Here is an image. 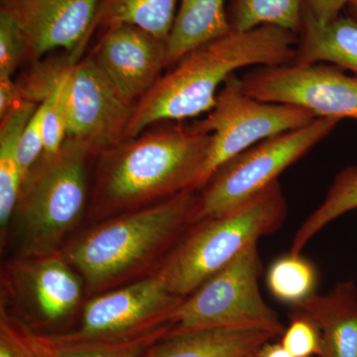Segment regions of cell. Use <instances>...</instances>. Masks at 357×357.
<instances>
[{
    "mask_svg": "<svg viewBox=\"0 0 357 357\" xmlns=\"http://www.w3.org/2000/svg\"><path fill=\"white\" fill-rule=\"evenodd\" d=\"M178 0H100L93 31L98 26L129 24L167 42Z\"/></svg>",
    "mask_w": 357,
    "mask_h": 357,
    "instance_id": "21",
    "label": "cell"
},
{
    "mask_svg": "<svg viewBox=\"0 0 357 357\" xmlns=\"http://www.w3.org/2000/svg\"><path fill=\"white\" fill-rule=\"evenodd\" d=\"M349 7L351 17L357 21V0H351V2L349 3Z\"/></svg>",
    "mask_w": 357,
    "mask_h": 357,
    "instance_id": "34",
    "label": "cell"
},
{
    "mask_svg": "<svg viewBox=\"0 0 357 357\" xmlns=\"http://www.w3.org/2000/svg\"><path fill=\"white\" fill-rule=\"evenodd\" d=\"M67 91V138L86 143L96 157L126 139L135 107L115 93L91 56L70 68Z\"/></svg>",
    "mask_w": 357,
    "mask_h": 357,
    "instance_id": "11",
    "label": "cell"
},
{
    "mask_svg": "<svg viewBox=\"0 0 357 357\" xmlns=\"http://www.w3.org/2000/svg\"><path fill=\"white\" fill-rule=\"evenodd\" d=\"M20 91L13 77L0 79V119L6 116L11 109L21 105Z\"/></svg>",
    "mask_w": 357,
    "mask_h": 357,
    "instance_id": "31",
    "label": "cell"
},
{
    "mask_svg": "<svg viewBox=\"0 0 357 357\" xmlns=\"http://www.w3.org/2000/svg\"><path fill=\"white\" fill-rule=\"evenodd\" d=\"M244 91L261 102L293 105L317 117L357 119V77L326 64L260 67L241 77Z\"/></svg>",
    "mask_w": 357,
    "mask_h": 357,
    "instance_id": "9",
    "label": "cell"
},
{
    "mask_svg": "<svg viewBox=\"0 0 357 357\" xmlns=\"http://www.w3.org/2000/svg\"><path fill=\"white\" fill-rule=\"evenodd\" d=\"M306 314L321 335L319 357H357V287L354 281L337 283L326 295L314 294L293 307Z\"/></svg>",
    "mask_w": 357,
    "mask_h": 357,
    "instance_id": "16",
    "label": "cell"
},
{
    "mask_svg": "<svg viewBox=\"0 0 357 357\" xmlns=\"http://www.w3.org/2000/svg\"><path fill=\"white\" fill-rule=\"evenodd\" d=\"M300 32L292 63H332L357 74V21L351 16L340 15L332 22L321 24L305 7Z\"/></svg>",
    "mask_w": 357,
    "mask_h": 357,
    "instance_id": "18",
    "label": "cell"
},
{
    "mask_svg": "<svg viewBox=\"0 0 357 357\" xmlns=\"http://www.w3.org/2000/svg\"><path fill=\"white\" fill-rule=\"evenodd\" d=\"M39 105L21 103L0 119V229L6 238L7 227L13 217L22 173L18 162V145L26 124Z\"/></svg>",
    "mask_w": 357,
    "mask_h": 357,
    "instance_id": "20",
    "label": "cell"
},
{
    "mask_svg": "<svg viewBox=\"0 0 357 357\" xmlns=\"http://www.w3.org/2000/svg\"><path fill=\"white\" fill-rule=\"evenodd\" d=\"M287 215L278 181L234 210L197 222L152 274L185 298L227 266L248 244L277 231Z\"/></svg>",
    "mask_w": 357,
    "mask_h": 357,
    "instance_id": "5",
    "label": "cell"
},
{
    "mask_svg": "<svg viewBox=\"0 0 357 357\" xmlns=\"http://www.w3.org/2000/svg\"><path fill=\"white\" fill-rule=\"evenodd\" d=\"M340 121L317 117L303 128L260 141L218 167L199 191V222L225 215L274 184L286 169L330 136Z\"/></svg>",
    "mask_w": 357,
    "mask_h": 357,
    "instance_id": "7",
    "label": "cell"
},
{
    "mask_svg": "<svg viewBox=\"0 0 357 357\" xmlns=\"http://www.w3.org/2000/svg\"><path fill=\"white\" fill-rule=\"evenodd\" d=\"M211 139L196 122L144 131L105 150L98 156L89 215L109 218L197 191Z\"/></svg>",
    "mask_w": 357,
    "mask_h": 357,
    "instance_id": "1",
    "label": "cell"
},
{
    "mask_svg": "<svg viewBox=\"0 0 357 357\" xmlns=\"http://www.w3.org/2000/svg\"><path fill=\"white\" fill-rule=\"evenodd\" d=\"M91 57L115 93L134 107L168 66L166 41L129 24L107 28Z\"/></svg>",
    "mask_w": 357,
    "mask_h": 357,
    "instance_id": "13",
    "label": "cell"
},
{
    "mask_svg": "<svg viewBox=\"0 0 357 357\" xmlns=\"http://www.w3.org/2000/svg\"><path fill=\"white\" fill-rule=\"evenodd\" d=\"M296 33L264 25L232 31L185 55L160 77L135 109L126 133L132 139L153 124L184 121L210 112L218 93L236 70L250 66L285 65L296 56Z\"/></svg>",
    "mask_w": 357,
    "mask_h": 357,
    "instance_id": "2",
    "label": "cell"
},
{
    "mask_svg": "<svg viewBox=\"0 0 357 357\" xmlns=\"http://www.w3.org/2000/svg\"><path fill=\"white\" fill-rule=\"evenodd\" d=\"M303 0H230L232 31H248L272 25L294 33L301 31L304 20Z\"/></svg>",
    "mask_w": 357,
    "mask_h": 357,
    "instance_id": "23",
    "label": "cell"
},
{
    "mask_svg": "<svg viewBox=\"0 0 357 357\" xmlns=\"http://www.w3.org/2000/svg\"><path fill=\"white\" fill-rule=\"evenodd\" d=\"M199 191L107 218L61 250L91 292L109 291L152 273L199 222ZM151 273V274H152Z\"/></svg>",
    "mask_w": 357,
    "mask_h": 357,
    "instance_id": "3",
    "label": "cell"
},
{
    "mask_svg": "<svg viewBox=\"0 0 357 357\" xmlns=\"http://www.w3.org/2000/svg\"><path fill=\"white\" fill-rule=\"evenodd\" d=\"M266 282L277 300L296 307L316 294L318 272L310 260L289 253L270 265Z\"/></svg>",
    "mask_w": 357,
    "mask_h": 357,
    "instance_id": "24",
    "label": "cell"
},
{
    "mask_svg": "<svg viewBox=\"0 0 357 357\" xmlns=\"http://www.w3.org/2000/svg\"><path fill=\"white\" fill-rule=\"evenodd\" d=\"M79 58L75 54L36 62L20 81L16 82L21 102L40 105L57 89L63 77Z\"/></svg>",
    "mask_w": 357,
    "mask_h": 357,
    "instance_id": "25",
    "label": "cell"
},
{
    "mask_svg": "<svg viewBox=\"0 0 357 357\" xmlns=\"http://www.w3.org/2000/svg\"><path fill=\"white\" fill-rule=\"evenodd\" d=\"M100 0H0V13L17 27L28 60L64 49L79 58L93 32Z\"/></svg>",
    "mask_w": 357,
    "mask_h": 357,
    "instance_id": "12",
    "label": "cell"
},
{
    "mask_svg": "<svg viewBox=\"0 0 357 357\" xmlns=\"http://www.w3.org/2000/svg\"><path fill=\"white\" fill-rule=\"evenodd\" d=\"M183 300L171 293L156 274L147 275L89 301L81 328L68 335L84 340L135 337L168 323Z\"/></svg>",
    "mask_w": 357,
    "mask_h": 357,
    "instance_id": "10",
    "label": "cell"
},
{
    "mask_svg": "<svg viewBox=\"0 0 357 357\" xmlns=\"http://www.w3.org/2000/svg\"><path fill=\"white\" fill-rule=\"evenodd\" d=\"M281 344L294 357H319L321 335L319 326L306 314L294 310L290 324L282 335Z\"/></svg>",
    "mask_w": 357,
    "mask_h": 357,
    "instance_id": "27",
    "label": "cell"
},
{
    "mask_svg": "<svg viewBox=\"0 0 357 357\" xmlns=\"http://www.w3.org/2000/svg\"><path fill=\"white\" fill-rule=\"evenodd\" d=\"M354 210H357V165L347 167L333 180L325 201L296 232L291 255H300L312 237L328 223Z\"/></svg>",
    "mask_w": 357,
    "mask_h": 357,
    "instance_id": "22",
    "label": "cell"
},
{
    "mask_svg": "<svg viewBox=\"0 0 357 357\" xmlns=\"http://www.w3.org/2000/svg\"><path fill=\"white\" fill-rule=\"evenodd\" d=\"M43 112L41 103L20 136L17 154L23 178L44 152Z\"/></svg>",
    "mask_w": 357,
    "mask_h": 357,
    "instance_id": "29",
    "label": "cell"
},
{
    "mask_svg": "<svg viewBox=\"0 0 357 357\" xmlns=\"http://www.w3.org/2000/svg\"><path fill=\"white\" fill-rule=\"evenodd\" d=\"M13 262L9 270L42 318L59 321L79 306L82 282L61 252Z\"/></svg>",
    "mask_w": 357,
    "mask_h": 357,
    "instance_id": "15",
    "label": "cell"
},
{
    "mask_svg": "<svg viewBox=\"0 0 357 357\" xmlns=\"http://www.w3.org/2000/svg\"><path fill=\"white\" fill-rule=\"evenodd\" d=\"M168 333L165 324L135 337L84 340L68 335H40L4 310L0 318V342L20 357H141Z\"/></svg>",
    "mask_w": 357,
    "mask_h": 357,
    "instance_id": "14",
    "label": "cell"
},
{
    "mask_svg": "<svg viewBox=\"0 0 357 357\" xmlns=\"http://www.w3.org/2000/svg\"><path fill=\"white\" fill-rule=\"evenodd\" d=\"M317 116L309 110L261 102L244 91L241 79L231 75L218 93L215 107L198 121L213 139L197 184L206 185L215 170L260 141L311 123Z\"/></svg>",
    "mask_w": 357,
    "mask_h": 357,
    "instance_id": "8",
    "label": "cell"
},
{
    "mask_svg": "<svg viewBox=\"0 0 357 357\" xmlns=\"http://www.w3.org/2000/svg\"><path fill=\"white\" fill-rule=\"evenodd\" d=\"M83 141L67 138L55 153H42L26 174L14 210L21 258L57 255L83 218L88 199V162Z\"/></svg>",
    "mask_w": 357,
    "mask_h": 357,
    "instance_id": "4",
    "label": "cell"
},
{
    "mask_svg": "<svg viewBox=\"0 0 357 357\" xmlns=\"http://www.w3.org/2000/svg\"><path fill=\"white\" fill-rule=\"evenodd\" d=\"M351 0H307L306 9L312 18L321 24L332 22Z\"/></svg>",
    "mask_w": 357,
    "mask_h": 357,
    "instance_id": "30",
    "label": "cell"
},
{
    "mask_svg": "<svg viewBox=\"0 0 357 357\" xmlns=\"http://www.w3.org/2000/svg\"><path fill=\"white\" fill-rule=\"evenodd\" d=\"M27 60L25 44L17 27L8 16L0 13V79L13 77Z\"/></svg>",
    "mask_w": 357,
    "mask_h": 357,
    "instance_id": "28",
    "label": "cell"
},
{
    "mask_svg": "<svg viewBox=\"0 0 357 357\" xmlns=\"http://www.w3.org/2000/svg\"><path fill=\"white\" fill-rule=\"evenodd\" d=\"M255 357H294L281 344L267 342L255 352Z\"/></svg>",
    "mask_w": 357,
    "mask_h": 357,
    "instance_id": "32",
    "label": "cell"
},
{
    "mask_svg": "<svg viewBox=\"0 0 357 357\" xmlns=\"http://www.w3.org/2000/svg\"><path fill=\"white\" fill-rule=\"evenodd\" d=\"M275 337L264 331L208 328L162 338L145 357H246Z\"/></svg>",
    "mask_w": 357,
    "mask_h": 357,
    "instance_id": "17",
    "label": "cell"
},
{
    "mask_svg": "<svg viewBox=\"0 0 357 357\" xmlns=\"http://www.w3.org/2000/svg\"><path fill=\"white\" fill-rule=\"evenodd\" d=\"M230 32L225 0H181L166 42L168 66Z\"/></svg>",
    "mask_w": 357,
    "mask_h": 357,
    "instance_id": "19",
    "label": "cell"
},
{
    "mask_svg": "<svg viewBox=\"0 0 357 357\" xmlns=\"http://www.w3.org/2000/svg\"><path fill=\"white\" fill-rule=\"evenodd\" d=\"M69 72L63 77L57 89L43 102L45 153H55L67 139V86Z\"/></svg>",
    "mask_w": 357,
    "mask_h": 357,
    "instance_id": "26",
    "label": "cell"
},
{
    "mask_svg": "<svg viewBox=\"0 0 357 357\" xmlns=\"http://www.w3.org/2000/svg\"><path fill=\"white\" fill-rule=\"evenodd\" d=\"M255 354H250V356H246V357H255Z\"/></svg>",
    "mask_w": 357,
    "mask_h": 357,
    "instance_id": "35",
    "label": "cell"
},
{
    "mask_svg": "<svg viewBox=\"0 0 357 357\" xmlns=\"http://www.w3.org/2000/svg\"><path fill=\"white\" fill-rule=\"evenodd\" d=\"M0 357H20L4 342H0Z\"/></svg>",
    "mask_w": 357,
    "mask_h": 357,
    "instance_id": "33",
    "label": "cell"
},
{
    "mask_svg": "<svg viewBox=\"0 0 357 357\" xmlns=\"http://www.w3.org/2000/svg\"><path fill=\"white\" fill-rule=\"evenodd\" d=\"M258 241L184 298L169 317L167 337L208 328H243L283 335L278 314L268 306L259 289L262 262Z\"/></svg>",
    "mask_w": 357,
    "mask_h": 357,
    "instance_id": "6",
    "label": "cell"
}]
</instances>
